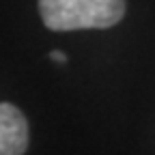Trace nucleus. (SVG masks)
Here are the masks:
<instances>
[{
    "instance_id": "f257e3e1",
    "label": "nucleus",
    "mask_w": 155,
    "mask_h": 155,
    "mask_svg": "<svg viewBox=\"0 0 155 155\" xmlns=\"http://www.w3.org/2000/svg\"><path fill=\"white\" fill-rule=\"evenodd\" d=\"M39 13L50 30L110 28L125 15V0H39Z\"/></svg>"
},
{
    "instance_id": "f03ea898",
    "label": "nucleus",
    "mask_w": 155,
    "mask_h": 155,
    "mask_svg": "<svg viewBox=\"0 0 155 155\" xmlns=\"http://www.w3.org/2000/svg\"><path fill=\"white\" fill-rule=\"evenodd\" d=\"M28 149V123L13 104H0V155H24Z\"/></svg>"
},
{
    "instance_id": "7ed1b4c3",
    "label": "nucleus",
    "mask_w": 155,
    "mask_h": 155,
    "mask_svg": "<svg viewBox=\"0 0 155 155\" xmlns=\"http://www.w3.org/2000/svg\"><path fill=\"white\" fill-rule=\"evenodd\" d=\"M50 58H52V61H56V63H67V56H65L63 52H58V50L50 52Z\"/></svg>"
}]
</instances>
